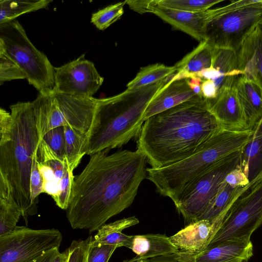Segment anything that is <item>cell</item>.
Listing matches in <instances>:
<instances>
[{
	"label": "cell",
	"instance_id": "cell-16",
	"mask_svg": "<svg viewBox=\"0 0 262 262\" xmlns=\"http://www.w3.org/2000/svg\"><path fill=\"white\" fill-rule=\"evenodd\" d=\"M226 215L213 221L201 220L189 223L184 228L169 237L179 250L199 253L207 248L220 229Z\"/></svg>",
	"mask_w": 262,
	"mask_h": 262
},
{
	"label": "cell",
	"instance_id": "cell-11",
	"mask_svg": "<svg viewBox=\"0 0 262 262\" xmlns=\"http://www.w3.org/2000/svg\"><path fill=\"white\" fill-rule=\"evenodd\" d=\"M62 239L58 229H33L17 226L0 236V262H24L59 248Z\"/></svg>",
	"mask_w": 262,
	"mask_h": 262
},
{
	"label": "cell",
	"instance_id": "cell-27",
	"mask_svg": "<svg viewBox=\"0 0 262 262\" xmlns=\"http://www.w3.org/2000/svg\"><path fill=\"white\" fill-rule=\"evenodd\" d=\"M51 0H1L0 24L15 20L20 15L46 8Z\"/></svg>",
	"mask_w": 262,
	"mask_h": 262
},
{
	"label": "cell",
	"instance_id": "cell-33",
	"mask_svg": "<svg viewBox=\"0 0 262 262\" xmlns=\"http://www.w3.org/2000/svg\"><path fill=\"white\" fill-rule=\"evenodd\" d=\"M73 171L66 160L63 174L58 184L59 192L53 199L56 205L63 210L67 209L69 204L74 178Z\"/></svg>",
	"mask_w": 262,
	"mask_h": 262
},
{
	"label": "cell",
	"instance_id": "cell-4",
	"mask_svg": "<svg viewBox=\"0 0 262 262\" xmlns=\"http://www.w3.org/2000/svg\"><path fill=\"white\" fill-rule=\"evenodd\" d=\"M167 83L165 79L152 84L97 99L93 123L83 147L91 156L110 151L138 139L144 121L143 116L150 101Z\"/></svg>",
	"mask_w": 262,
	"mask_h": 262
},
{
	"label": "cell",
	"instance_id": "cell-7",
	"mask_svg": "<svg viewBox=\"0 0 262 262\" xmlns=\"http://www.w3.org/2000/svg\"><path fill=\"white\" fill-rule=\"evenodd\" d=\"M0 54L24 72L29 84L39 93L49 94L55 85V67L31 42L17 20L0 24Z\"/></svg>",
	"mask_w": 262,
	"mask_h": 262
},
{
	"label": "cell",
	"instance_id": "cell-20",
	"mask_svg": "<svg viewBox=\"0 0 262 262\" xmlns=\"http://www.w3.org/2000/svg\"><path fill=\"white\" fill-rule=\"evenodd\" d=\"M234 85L248 128L252 130L262 119V86L243 75L238 76Z\"/></svg>",
	"mask_w": 262,
	"mask_h": 262
},
{
	"label": "cell",
	"instance_id": "cell-38",
	"mask_svg": "<svg viewBox=\"0 0 262 262\" xmlns=\"http://www.w3.org/2000/svg\"><path fill=\"white\" fill-rule=\"evenodd\" d=\"M117 248L115 245L94 246L91 243L88 262H108Z\"/></svg>",
	"mask_w": 262,
	"mask_h": 262
},
{
	"label": "cell",
	"instance_id": "cell-3",
	"mask_svg": "<svg viewBox=\"0 0 262 262\" xmlns=\"http://www.w3.org/2000/svg\"><path fill=\"white\" fill-rule=\"evenodd\" d=\"M10 108L11 113L0 109V181L27 222L37 212L31 202L30 176L39 138L32 102H17Z\"/></svg>",
	"mask_w": 262,
	"mask_h": 262
},
{
	"label": "cell",
	"instance_id": "cell-8",
	"mask_svg": "<svg viewBox=\"0 0 262 262\" xmlns=\"http://www.w3.org/2000/svg\"><path fill=\"white\" fill-rule=\"evenodd\" d=\"M216 15L206 28V41L213 48L237 51L242 42L262 20V0L234 9H215Z\"/></svg>",
	"mask_w": 262,
	"mask_h": 262
},
{
	"label": "cell",
	"instance_id": "cell-10",
	"mask_svg": "<svg viewBox=\"0 0 262 262\" xmlns=\"http://www.w3.org/2000/svg\"><path fill=\"white\" fill-rule=\"evenodd\" d=\"M261 224L262 179L234 202L207 247L227 241H249L252 234Z\"/></svg>",
	"mask_w": 262,
	"mask_h": 262
},
{
	"label": "cell",
	"instance_id": "cell-1",
	"mask_svg": "<svg viewBox=\"0 0 262 262\" xmlns=\"http://www.w3.org/2000/svg\"><path fill=\"white\" fill-rule=\"evenodd\" d=\"M108 152L90 156L82 172L74 176L66 210L73 229L98 231L132 205L147 177V160L139 150Z\"/></svg>",
	"mask_w": 262,
	"mask_h": 262
},
{
	"label": "cell",
	"instance_id": "cell-47",
	"mask_svg": "<svg viewBox=\"0 0 262 262\" xmlns=\"http://www.w3.org/2000/svg\"><path fill=\"white\" fill-rule=\"evenodd\" d=\"M257 26L262 32V20L258 23Z\"/></svg>",
	"mask_w": 262,
	"mask_h": 262
},
{
	"label": "cell",
	"instance_id": "cell-42",
	"mask_svg": "<svg viewBox=\"0 0 262 262\" xmlns=\"http://www.w3.org/2000/svg\"><path fill=\"white\" fill-rule=\"evenodd\" d=\"M37 164L39 170L43 178V184L51 182L57 183L55 177L54 172L51 168L38 161Z\"/></svg>",
	"mask_w": 262,
	"mask_h": 262
},
{
	"label": "cell",
	"instance_id": "cell-19",
	"mask_svg": "<svg viewBox=\"0 0 262 262\" xmlns=\"http://www.w3.org/2000/svg\"><path fill=\"white\" fill-rule=\"evenodd\" d=\"M252 130L251 138L239 151L238 165L251 186L262 179V119Z\"/></svg>",
	"mask_w": 262,
	"mask_h": 262
},
{
	"label": "cell",
	"instance_id": "cell-15",
	"mask_svg": "<svg viewBox=\"0 0 262 262\" xmlns=\"http://www.w3.org/2000/svg\"><path fill=\"white\" fill-rule=\"evenodd\" d=\"M151 13L200 42L206 40L207 25L215 16L214 9L200 12L184 11L160 6L155 3V0Z\"/></svg>",
	"mask_w": 262,
	"mask_h": 262
},
{
	"label": "cell",
	"instance_id": "cell-13",
	"mask_svg": "<svg viewBox=\"0 0 262 262\" xmlns=\"http://www.w3.org/2000/svg\"><path fill=\"white\" fill-rule=\"evenodd\" d=\"M208 100L210 111L222 129L234 131L249 129L234 85L222 86L215 98Z\"/></svg>",
	"mask_w": 262,
	"mask_h": 262
},
{
	"label": "cell",
	"instance_id": "cell-35",
	"mask_svg": "<svg viewBox=\"0 0 262 262\" xmlns=\"http://www.w3.org/2000/svg\"><path fill=\"white\" fill-rule=\"evenodd\" d=\"M27 79L24 72L9 58L0 54V82Z\"/></svg>",
	"mask_w": 262,
	"mask_h": 262
},
{
	"label": "cell",
	"instance_id": "cell-43",
	"mask_svg": "<svg viewBox=\"0 0 262 262\" xmlns=\"http://www.w3.org/2000/svg\"><path fill=\"white\" fill-rule=\"evenodd\" d=\"M203 79L197 76H194L189 79H187V81L189 86L196 95L202 96L201 83Z\"/></svg>",
	"mask_w": 262,
	"mask_h": 262
},
{
	"label": "cell",
	"instance_id": "cell-30",
	"mask_svg": "<svg viewBox=\"0 0 262 262\" xmlns=\"http://www.w3.org/2000/svg\"><path fill=\"white\" fill-rule=\"evenodd\" d=\"M126 1L109 5L92 15L91 22L100 30H104L120 18Z\"/></svg>",
	"mask_w": 262,
	"mask_h": 262
},
{
	"label": "cell",
	"instance_id": "cell-2",
	"mask_svg": "<svg viewBox=\"0 0 262 262\" xmlns=\"http://www.w3.org/2000/svg\"><path fill=\"white\" fill-rule=\"evenodd\" d=\"M221 128L209 109V100L199 97L146 120L137 149L154 168L183 160L198 151Z\"/></svg>",
	"mask_w": 262,
	"mask_h": 262
},
{
	"label": "cell",
	"instance_id": "cell-22",
	"mask_svg": "<svg viewBox=\"0 0 262 262\" xmlns=\"http://www.w3.org/2000/svg\"><path fill=\"white\" fill-rule=\"evenodd\" d=\"M139 222L138 219L134 216L104 224L99 228L94 236L92 245L94 246L115 245L118 247H126L131 235L123 233L122 230L135 225Z\"/></svg>",
	"mask_w": 262,
	"mask_h": 262
},
{
	"label": "cell",
	"instance_id": "cell-29",
	"mask_svg": "<svg viewBox=\"0 0 262 262\" xmlns=\"http://www.w3.org/2000/svg\"><path fill=\"white\" fill-rule=\"evenodd\" d=\"M66 157L69 167L74 170L85 155L83 147L87 136L69 126H63Z\"/></svg>",
	"mask_w": 262,
	"mask_h": 262
},
{
	"label": "cell",
	"instance_id": "cell-25",
	"mask_svg": "<svg viewBox=\"0 0 262 262\" xmlns=\"http://www.w3.org/2000/svg\"><path fill=\"white\" fill-rule=\"evenodd\" d=\"M214 48L206 40L200 42L191 52L174 65L176 71L189 74L190 78L194 73L211 67Z\"/></svg>",
	"mask_w": 262,
	"mask_h": 262
},
{
	"label": "cell",
	"instance_id": "cell-32",
	"mask_svg": "<svg viewBox=\"0 0 262 262\" xmlns=\"http://www.w3.org/2000/svg\"><path fill=\"white\" fill-rule=\"evenodd\" d=\"M37 160L51 168L55 174L57 183H59L63 176L65 162L61 160L42 140L39 142L36 151Z\"/></svg>",
	"mask_w": 262,
	"mask_h": 262
},
{
	"label": "cell",
	"instance_id": "cell-23",
	"mask_svg": "<svg viewBox=\"0 0 262 262\" xmlns=\"http://www.w3.org/2000/svg\"><path fill=\"white\" fill-rule=\"evenodd\" d=\"M251 187H232L224 182L217 194L212 199L198 220L213 221L222 215H226L234 202Z\"/></svg>",
	"mask_w": 262,
	"mask_h": 262
},
{
	"label": "cell",
	"instance_id": "cell-18",
	"mask_svg": "<svg viewBox=\"0 0 262 262\" xmlns=\"http://www.w3.org/2000/svg\"><path fill=\"white\" fill-rule=\"evenodd\" d=\"M199 97H203L193 92L189 86L187 79L171 80L166 83L149 103L143 119L145 121L152 116Z\"/></svg>",
	"mask_w": 262,
	"mask_h": 262
},
{
	"label": "cell",
	"instance_id": "cell-5",
	"mask_svg": "<svg viewBox=\"0 0 262 262\" xmlns=\"http://www.w3.org/2000/svg\"><path fill=\"white\" fill-rule=\"evenodd\" d=\"M253 130L221 129L198 151L172 164L147 168V177L162 195L175 203L179 196L211 166L240 151L252 137Z\"/></svg>",
	"mask_w": 262,
	"mask_h": 262
},
{
	"label": "cell",
	"instance_id": "cell-24",
	"mask_svg": "<svg viewBox=\"0 0 262 262\" xmlns=\"http://www.w3.org/2000/svg\"><path fill=\"white\" fill-rule=\"evenodd\" d=\"M211 67L221 74V88L234 85L238 76L243 75L238 69L237 52L232 49L214 48Z\"/></svg>",
	"mask_w": 262,
	"mask_h": 262
},
{
	"label": "cell",
	"instance_id": "cell-12",
	"mask_svg": "<svg viewBox=\"0 0 262 262\" xmlns=\"http://www.w3.org/2000/svg\"><path fill=\"white\" fill-rule=\"evenodd\" d=\"M103 80L94 63L86 59L83 54L60 67H55V85L52 92L92 98Z\"/></svg>",
	"mask_w": 262,
	"mask_h": 262
},
{
	"label": "cell",
	"instance_id": "cell-34",
	"mask_svg": "<svg viewBox=\"0 0 262 262\" xmlns=\"http://www.w3.org/2000/svg\"><path fill=\"white\" fill-rule=\"evenodd\" d=\"M42 140L46 143L61 160L64 162L67 160L63 126L50 130L45 135Z\"/></svg>",
	"mask_w": 262,
	"mask_h": 262
},
{
	"label": "cell",
	"instance_id": "cell-46",
	"mask_svg": "<svg viewBox=\"0 0 262 262\" xmlns=\"http://www.w3.org/2000/svg\"><path fill=\"white\" fill-rule=\"evenodd\" d=\"M69 257L68 249L62 253H59L52 262H67Z\"/></svg>",
	"mask_w": 262,
	"mask_h": 262
},
{
	"label": "cell",
	"instance_id": "cell-9",
	"mask_svg": "<svg viewBox=\"0 0 262 262\" xmlns=\"http://www.w3.org/2000/svg\"><path fill=\"white\" fill-rule=\"evenodd\" d=\"M240 151L217 162L199 177L174 203L185 221L199 220L217 194L226 176L238 166Z\"/></svg>",
	"mask_w": 262,
	"mask_h": 262
},
{
	"label": "cell",
	"instance_id": "cell-44",
	"mask_svg": "<svg viewBox=\"0 0 262 262\" xmlns=\"http://www.w3.org/2000/svg\"><path fill=\"white\" fill-rule=\"evenodd\" d=\"M59 253V248H56L47 252L37 258L24 262H52Z\"/></svg>",
	"mask_w": 262,
	"mask_h": 262
},
{
	"label": "cell",
	"instance_id": "cell-40",
	"mask_svg": "<svg viewBox=\"0 0 262 262\" xmlns=\"http://www.w3.org/2000/svg\"><path fill=\"white\" fill-rule=\"evenodd\" d=\"M153 0L126 1V4L134 11L140 14L151 13Z\"/></svg>",
	"mask_w": 262,
	"mask_h": 262
},
{
	"label": "cell",
	"instance_id": "cell-26",
	"mask_svg": "<svg viewBox=\"0 0 262 262\" xmlns=\"http://www.w3.org/2000/svg\"><path fill=\"white\" fill-rule=\"evenodd\" d=\"M22 212L11 195L7 186L0 181V236L17 227Z\"/></svg>",
	"mask_w": 262,
	"mask_h": 262
},
{
	"label": "cell",
	"instance_id": "cell-6",
	"mask_svg": "<svg viewBox=\"0 0 262 262\" xmlns=\"http://www.w3.org/2000/svg\"><path fill=\"white\" fill-rule=\"evenodd\" d=\"M97 101L94 97L82 98L53 92L39 93L32 102L39 142L50 130L61 126L71 127L88 136Z\"/></svg>",
	"mask_w": 262,
	"mask_h": 262
},
{
	"label": "cell",
	"instance_id": "cell-28",
	"mask_svg": "<svg viewBox=\"0 0 262 262\" xmlns=\"http://www.w3.org/2000/svg\"><path fill=\"white\" fill-rule=\"evenodd\" d=\"M176 71L174 66L169 67L161 63L142 67L135 78L127 84V89H136L154 84L164 79Z\"/></svg>",
	"mask_w": 262,
	"mask_h": 262
},
{
	"label": "cell",
	"instance_id": "cell-17",
	"mask_svg": "<svg viewBox=\"0 0 262 262\" xmlns=\"http://www.w3.org/2000/svg\"><path fill=\"white\" fill-rule=\"evenodd\" d=\"M236 52L238 69L246 78L262 86V32L257 24Z\"/></svg>",
	"mask_w": 262,
	"mask_h": 262
},
{
	"label": "cell",
	"instance_id": "cell-14",
	"mask_svg": "<svg viewBox=\"0 0 262 262\" xmlns=\"http://www.w3.org/2000/svg\"><path fill=\"white\" fill-rule=\"evenodd\" d=\"M177 262H248L253 255L249 241H227L199 253L179 250Z\"/></svg>",
	"mask_w": 262,
	"mask_h": 262
},
{
	"label": "cell",
	"instance_id": "cell-37",
	"mask_svg": "<svg viewBox=\"0 0 262 262\" xmlns=\"http://www.w3.org/2000/svg\"><path fill=\"white\" fill-rule=\"evenodd\" d=\"M36 150L33 158L30 176V192L32 204L37 208L38 198L40 194L43 193V180L38 168Z\"/></svg>",
	"mask_w": 262,
	"mask_h": 262
},
{
	"label": "cell",
	"instance_id": "cell-21",
	"mask_svg": "<svg viewBox=\"0 0 262 262\" xmlns=\"http://www.w3.org/2000/svg\"><path fill=\"white\" fill-rule=\"evenodd\" d=\"M126 247L130 249L137 256L144 259L169 255L179 251L170 242L169 237L159 233L131 235Z\"/></svg>",
	"mask_w": 262,
	"mask_h": 262
},
{
	"label": "cell",
	"instance_id": "cell-39",
	"mask_svg": "<svg viewBox=\"0 0 262 262\" xmlns=\"http://www.w3.org/2000/svg\"><path fill=\"white\" fill-rule=\"evenodd\" d=\"M224 182L234 188L251 186L247 176L238 166L226 176Z\"/></svg>",
	"mask_w": 262,
	"mask_h": 262
},
{
	"label": "cell",
	"instance_id": "cell-36",
	"mask_svg": "<svg viewBox=\"0 0 262 262\" xmlns=\"http://www.w3.org/2000/svg\"><path fill=\"white\" fill-rule=\"evenodd\" d=\"M93 238L74 241L68 248L69 257L67 262H88L89 252Z\"/></svg>",
	"mask_w": 262,
	"mask_h": 262
},
{
	"label": "cell",
	"instance_id": "cell-31",
	"mask_svg": "<svg viewBox=\"0 0 262 262\" xmlns=\"http://www.w3.org/2000/svg\"><path fill=\"white\" fill-rule=\"evenodd\" d=\"M160 6L187 12H200L209 9L223 0H155Z\"/></svg>",
	"mask_w": 262,
	"mask_h": 262
},
{
	"label": "cell",
	"instance_id": "cell-41",
	"mask_svg": "<svg viewBox=\"0 0 262 262\" xmlns=\"http://www.w3.org/2000/svg\"><path fill=\"white\" fill-rule=\"evenodd\" d=\"M201 91L203 98L206 99H214L217 95V89L212 80H203Z\"/></svg>",
	"mask_w": 262,
	"mask_h": 262
},
{
	"label": "cell",
	"instance_id": "cell-45",
	"mask_svg": "<svg viewBox=\"0 0 262 262\" xmlns=\"http://www.w3.org/2000/svg\"><path fill=\"white\" fill-rule=\"evenodd\" d=\"M123 262H163L162 256L149 259H144L136 256L130 259L124 260Z\"/></svg>",
	"mask_w": 262,
	"mask_h": 262
}]
</instances>
